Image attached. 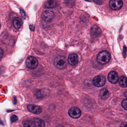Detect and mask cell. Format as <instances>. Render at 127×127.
<instances>
[{"mask_svg": "<svg viewBox=\"0 0 127 127\" xmlns=\"http://www.w3.org/2000/svg\"><path fill=\"white\" fill-rule=\"evenodd\" d=\"M68 62L70 65H75L78 62V56L75 53H72L69 55L68 58Z\"/></svg>", "mask_w": 127, "mask_h": 127, "instance_id": "30bf717a", "label": "cell"}, {"mask_svg": "<svg viewBox=\"0 0 127 127\" xmlns=\"http://www.w3.org/2000/svg\"><path fill=\"white\" fill-rule=\"evenodd\" d=\"M27 109L30 112L35 114H40L41 112V108L39 106L35 105H29L27 106Z\"/></svg>", "mask_w": 127, "mask_h": 127, "instance_id": "9c48e42d", "label": "cell"}, {"mask_svg": "<svg viewBox=\"0 0 127 127\" xmlns=\"http://www.w3.org/2000/svg\"><path fill=\"white\" fill-rule=\"evenodd\" d=\"M108 79L109 81L112 84H116L119 80L117 73L114 71L110 72L108 76Z\"/></svg>", "mask_w": 127, "mask_h": 127, "instance_id": "ba28073f", "label": "cell"}, {"mask_svg": "<svg viewBox=\"0 0 127 127\" xmlns=\"http://www.w3.org/2000/svg\"><path fill=\"white\" fill-rule=\"evenodd\" d=\"M111 58L110 54L108 51H104L100 52L96 57L97 62L100 64H107Z\"/></svg>", "mask_w": 127, "mask_h": 127, "instance_id": "6da1fadb", "label": "cell"}, {"mask_svg": "<svg viewBox=\"0 0 127 127\" xmlns=\"http://www.w3.org/2000/svg\"><path fill=\"white\" fill-rule=\"evenodd\" d=\"M23 21L21 18L19 17L15 18L13 21V25L15 29H18L21 27Z\"/></svg>", "mask_w": 127, "mask_h": 127, "instance_id": "8fae6325", "label": "cell"}, {"mask_svg": "<svg viewBox=\"0 0 127 127\" xmlns=\"http://www.w3.org/2000/svg\"><path fill=\"white\" fill-rule=\"evenodd\" d=\"M125 96L127 98V91L125 93Z\"/></svg>", "mask_w": 127, "mask_h": 127, "instance_id": "484cf974", "label": "cell"}, {"mask_svg": "<svg viewBox=\"0 0 127 127\" xmlns=\"http://www.w3.org/2000/svg\"><path fill=\"white\" fill-rule=\"evenodd\" d=\"M3 51L2 50V49H0V57H1V59H2V57L3 55Z\"/></svg>", "mask_w": 127, "mask_h": 127, "instance_id": "cb8c5ba5", "label": "cell"}, {"mask_svg": "<svg viewBox=\"0 0 127 127\" xmlns=\"http://www.w3.org/2000/svg\"><path fill=\"white\" fill-rule=\"evenodd\" d=\"M122 105L123 108L127 110V99H125L123 100L122 102Z\"/></svg>", "mask_w": 127, "mask_h": 127, "instance_id": "ac0fdd59", "label": "cell"}, {"mask_svg": "<svg viewBox=\"0 0 127 127\" xmlns=\"http://www.w3.org/2000/svg\"><path fill=\"white\" fill-rule=\"evenodd\" d=\"M69 116L73 119H78L81 114V110L76 107H73L69 109L68 111Z\"/></svg>", "mask_w": 127, "mask_h": 127, "instance_id": "5b68a950", "label": "cell"}, {"mask_svg": "<svg viewBox=\"0 0 127 127\" xmlns=\"http://www.w3.org/2000/svg\"><path fill=\"white\" fill-rule=\"evenodd\" d=\"M99 95L100 97L102 99H106L109 96V92L107 89L105 88H103L100 91Z\"/></svg>", "mask_w": 127, "mask_h": 127, "instance_id": "4fadbf2b", "label": "cell"}, {"mask_svg": "<svg viewBox=\"0 0 127 127\" xmlns=\"http://www.w3.org/2000/svg\"><path fill=\"white\" fill-rule=\"evenodd\" d=\"M45 7L48 8H53L56 7L57 5V1L54 0H49L45 2Z\"/></svg>", "mask_w": 127, "mask_h": 127, "instance_id": "7c38bea8", "label": "cell"}, {"mask_svg": "<svg viewBox=\"0 0 127 127\" xmlns=\"http://www.w3.org/2000/svg\"><path fill=\"white\" fill-rule=\"evenodd\" d=\"M106 81L104 76L98 75L96 76L93 80L94 85L97 87H101L105 84Z\"/></svg>", "mask_w": 127, "mask_h": 127, "instance_id": "277c9868", "label": "cell"}, {"mask_svg": "<svg viewBox=\"0 0 127 127\" xmlns=\"http://www.w3.org/2000/svg\"><path fill=\"white\" fill-rule=\"evenodd\" d=\"M119 84L123 87H127V78L125 76H122L119 79Z\"/></svg>", "mask_w": 127, "mask_h": 127, "instance_id": "5bb4252c", "label": "cell"}, {"mask_svg": "<svg viewBox=\"0 0 127 127\" xmlns=\"http://www.w3.org/2000/svg\"><path fill=\"white\" fill-rule=\"evenodd\" d=\"M120 127H127V123H123L121 124Z\"/></svg>", "mask_w": 127, "mask_h": 127, "instance_id": "7402d4cb", "label": "cell"}, {"mask_svg": "<svg viewBox=\"0 0 127 127\" xmlns=\"http://www.w3.org/2000/svg\"><path fill=\"white\" fill-rule=\"evenodd\" d=\"M123 1L121 0H111L109 2V6L113 10L120 9L123 6Z\"/></svg>", "mask_w": 127, "mask_h": 127, "instance_id": "8992f818", "label": "cell"}, {"mask_svg": "<svg viewBox=\"0 0 127 127\" xmlns=\"http://www.w3.org/2000/svg\"><path fill=\"white\" fill-rule=\"evenodd\" d=\"M54 63L56 67L60 69L66 68L67 65L66 58L62 56H57L54 60Z\"/></svg>", "mask_w": 127, "mask_h": 127, "instance_id": "7a4b0ae2", "label": "cell"}, {"mask_svg": "<svg viewBox=\"0 0 127 127\" xmlns=\"http://www.w3.org/2000/svg\"><path fill=\"white\" fill-rule=\"evenodd\" d=\"M18 120V117L16 115H13L11 117V121L12 122H16Z\"/></svg>", "mask_w": 127, "mask_h": 127, "instance_id": "ffe728a7", "label": "cell"}, {"mask_svg": "<svg viewBox=\"0 0 127 127\" xmlns=\"http://www.w3.org/2000/svg\"><path fill=\"white\" fill-rule=\"evenodd\" d=\"M24 127H35L34 122L31 120H27L25 121L24 123Z\"/></svg>", "mask_w": 127, "mask_h": 127, "instance_id": "e0dca14e", "label": "cell"}, {"mask_svg": "<svg viewBox=\"0 0 127 127\" xmlns=\"http://www.w3.org/2000/svg\"><path fill=\"white\" fill-rule=\"evenodd\" d=\"M35 125L36 127H45V122L43 120L39 118H36L35 119Z\"/></svg>", "mask_w": 127, "mask_h": 127, "instance_id": "9a60e30c", "label": "cell"}, {"mask_svg": "<svg viewBox=\"0 0 127 127\" xmlns=\"http://www.w3.org/2000/svg\"><path fill=\"white\" fill-rule=\"evenodd\" d=\"M20 11L22 17H23L24 19H25V18H26V14L24 11L23 10V9H20Z\"/></svg>", "mask_w": 127, "mask_h": 127, "instance_id": "44dd1931", "label": "cell"}, {"mask_svg": "<svg viewBox=\"0 0 127 127\" xmlns=\"http://www.w3.org/2000/svg\"><path fill=\"white\" fill-rule=\"evenodd\" d=\"M17 98H16V96H14L13 99V102L14 103V104H16L17 103Z\"/></svg>", "mask_w": 127, "mask_h": 127, "instance_id": "603a6c76", "label": "cell"}, {"mask_svg": "<svg viewBox=\"0 0 127 127\" xmlns=\"http://www.w3.org/2000/svg\"><path fill=\"white\" fill-rule=\"evenodd\" d=\"M91 33L93 36H97L101 34V30L98 27L94 26L91 30Z\"/></svg>", "mask_w": 127, "mask_h": 127, "instance_id": "2e32d148", "label": "cell"}, {"mask_svg": "<svg viewBox=\"0 0 127 127\" xmlns=\"http://www.w3.org/2000/svg\"><path fill=\"white\" fill-rule=\"evenodd\" d=\"M36 95L38 98H42L43 96V93L42 91L39 90L37 91L36 93Z\"/></svg>", "mask_w": 127, "mask_h": 127, "instance_id": "d6986e66", "label": "cell"}, {"mask_svg": "<svg viewBox=\"0 0 127 127\" xmlns=\"http://www.w3.org/2000/svg\"><path fill=\"white\" fill-rule=\"evenodd\" d=\"M30 29L32 30H34V26H33V25H31V26H30Z\"/></svg>", "mask_w": 127, "mask_h": 127, "instance_id": "d4e9b609", "label": "cell"}, {"mask_svg": "<svg viewBox=\"0 0 127 127\" xmlns=\"http://www.w3.org/2000/svg\"><path fill=\"white\" fill-rule=\"evenodd\" d=\"M54 13L50 10H46L43 12L42 14V18L46 22H50L54 17Z\"/></svg>", "mask_w": 127, "mask_h": 127, "instance_id": "52a82bcc", "label": "cell"}, {"mask_svg": "<svg viewBox=\"0 0 127 127\" xmlns=\"http://www.w3.org/2000/svg\"><path fill=\"white\" fill-rule=\"evenodd\" d=\"M27 67L29 69H34L38 66V63L36 58L33 56H29L27 59L26 61Z\"/></svg>", "mask_w": 127, "mask_h": 127, "instance_id": "3957f363", "label": "cell"}]
</instances>
